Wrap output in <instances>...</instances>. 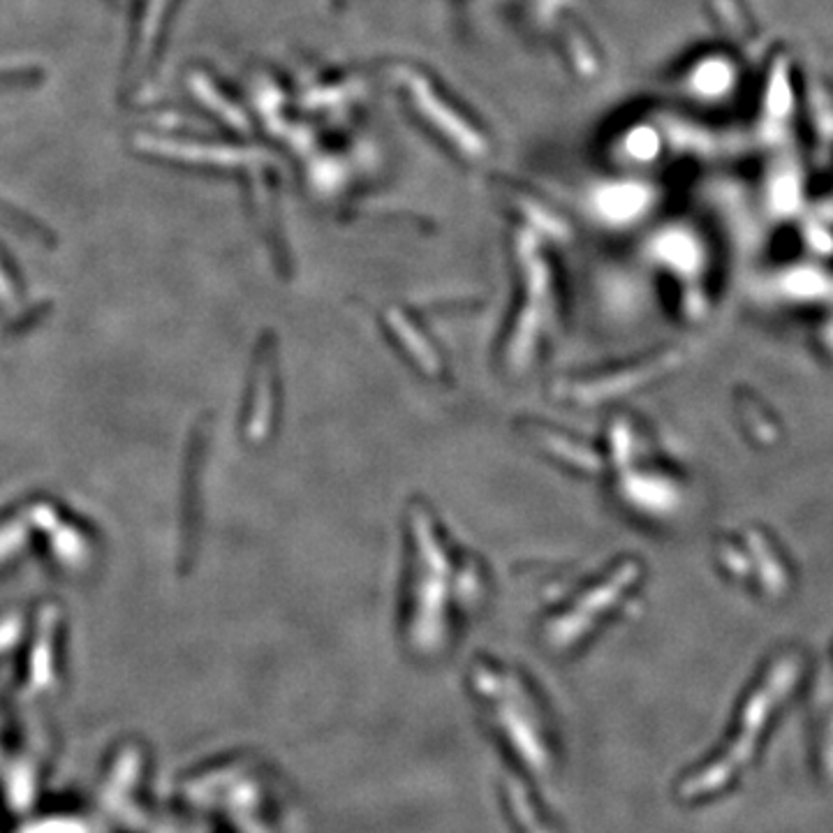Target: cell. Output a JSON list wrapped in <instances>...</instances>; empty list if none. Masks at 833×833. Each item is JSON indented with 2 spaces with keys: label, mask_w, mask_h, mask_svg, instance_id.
<instances>
[{
  "label": "cell",
  "mask_w": 833,
  "mask_h": 833,
  "mask_svg": "<svg viewBox=\"0 0 833 833\" xmlns=\"http://www.w3.org/2000/svg\"><path fill=\"white\" fill-rule=\"evenodd\" d=\"M28 539V524L23 519L10 522L8 526L0 528V563H6L17 554Z\"/></svg>",
  "instance_id": "1"
}]
</instances>
